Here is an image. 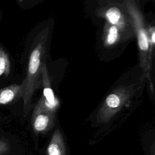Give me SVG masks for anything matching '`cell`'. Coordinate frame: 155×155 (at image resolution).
Masks as SVG:
<instances>
[{"label": "cell", "mask_w": 155, "mask_h": 155, "mask_svg": "<svg viewBox=\"0 0 155 155\" xmlns=\"http://www.w3.org/2000/svg\"><path fill=\"white\" fill-rule=\"evenodd\" d=\"M147 31L149 43L150 56L151 59L153 61L155 47V28L154 25L148 26V28H147Z\"/></svg>", "instance_id": "10"}, {"label": "cell", "mask_w": 155, "mask_h": 155, "mask_svg": "<svg viewBox=\"0 0 155 155\" xmlns=\"http://www.w3.org/2000/svg\"><path fill=\"white\" fill-rule=\"evenodd\" d=\"M133 86H122L109 94L105 99L96 115V120L99 123L110 121L132 96Z\"/></svg>", "instance_id": "3"}, {"label": "cell", "mask_w": 155, "mask_h": 155, "mask_svg": "<svg viewBox=\"0 0 155 155\" xmlns=\"http://www.w3.org/2000/svg\"><path fill=\"white\" fill-rule=\"evenodd\" d=\"M48 29L45 28L37 36L33 44L28 59L25 78L21 84L24 102V113L26 116L31 108V99L35 91L42 84L41 71L45 64Z\"/></svg>", "instance_id": "1"}, {"label": "cell", "mask_w": 155, "mask_h": 155, "mask_svg": "<svg viewBox=\"0 0 155 155\" xmlns=\"http://www.w3.org/2000/svg\"><path fill=\"white\" fill-rule=\"evenodd\" d=\"M126 12L130 18L132 27L135 32L139 48L140 65L144 75L150 83V88L153 92L151 76L152 60L150 56L149 43L144 18L139 7L134 1L124 2Z\"/></svg>", "instance_id": "2"}, {"label": "cell", "mask_w": 155, "mask_h": 155, "mask_svg": "<svg viewBox=\"0 0 155 155\" xmlns=\"http://www.w3.org/2000/svg\"><path fill=\"white\" fill-rule=\"evenodd\" d=\"M103 16L107 23L117 26L122 31L125 30L129 24L131 25L130 18H127L125 14L117 7L111 6L104 10Z\"/></svg>", "instance_id": "5"}, {"label": "cell", "mask_w": 155, "mask_h": 155, "mask_svg": "<svg viewBox=\"0 0 155 155\" xmlns=\"http://www.w3.org/2000/svg\"><path fill=\"white\" fill-rule=\"evenodd\" d=\"M22 96V87L20 84H12L0 89V105L12 102Z\"/></svg>", "instance_id": "7"}, {"label": "cell", "mask_w": 155, "mask_h": 155, "mask_svg": "<svg viewBox=\"0 0 155 155\" xmlns=\"http://www.w3.org/2000/svg\"><path fill=\"white\" fill-rule=\"evenodd\" d=\"M122 31L117 26L106 24L103 36L104 45L110 47L116 44L120 39Z\"/></svg>", "instance_id": "8"}, {"label": "cell", "mask_w": 155, "mask_h": 155, "mask_svg": "<svg viewBox=\"0 0 155 155\" xmlns=\"http://www.w3.org/2000/svg\"><path fill=\"white\" fill-rule=\"evenodd\" d=\"M10 71V61L8 54L0 46V77L7 76Z\"/></svg>", "instance_id": "9"}, {"label": "cell", "mask_w": 155, "mask_h": 155, "mask_svg": "<svg viewBox=\"0 0 155 155\" xmlns=\"http://www.w3.org/2000/svg\"><path fill=\"white\" fill-rule=\"evenodd\" d=\"M10 150V145L7 140L4 139H0V155H8Z\"/></svg>", "instance_id": "11"}, {"label": "cell", "mask_w": 155, "mask_h": 155, "mask_svg": "<svg viewBox=\"0 0 155 155\" xmlns=\"http://www.w3.org/2000/svg\"><path fill=\"white\" fill-rule=\"evenodd\" d=\"M47 155H66V147L63 135L59 129L53 134L46 150Z\"/></svg>", "instance_id": "6"}, {"label": "cell", "mask_w": 155, "mask_h": 155, "mask_svg": "<svg viewBox=\"0 0 155 155\" xmlns=\"http://www.w3.org/2000/svg\"><path fill=\"white\" fill-rule=\"evenodd\" d=\"M54 112L44 107L38 102L35 107L31 116V125L36 133H45L53 127Z\"/></svg>", "instance_id": "4"}]
</instances>
